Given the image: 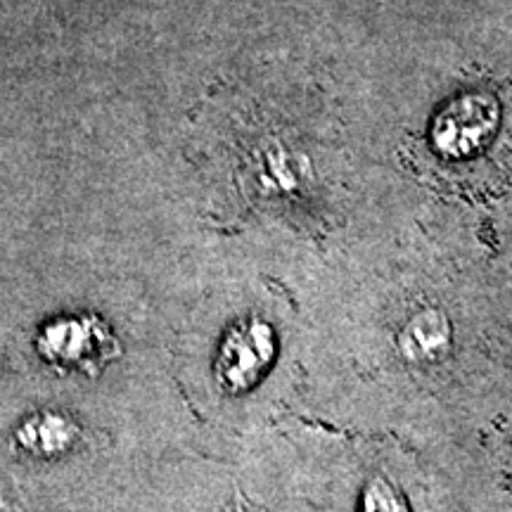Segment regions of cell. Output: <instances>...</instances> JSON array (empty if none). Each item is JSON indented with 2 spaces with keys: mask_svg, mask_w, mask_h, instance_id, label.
Instances as JSON below:
<instances>
[{
  "mask_svg": "<svg viewBox=\"0 0 512 512\" xmlns=\"http://www.w3.org/2000/svg\"><path fill=\"white\" fill-rule=\"evenodd\" d=\"M34 349L57 373L86 377H98L121 351L110 325L91 313L50 320L38 330Z\"/></svg>",
  "mask_w": 512,
  "mask_h": 512,
  "instance_id": "cell-1",
  "label": "cell"
},
{
  "mask_svg": "<svg viewBox=\"0 0 512 512\" xmlns=\"http://www.w3.org/2000/svg\"><path fill=\"white\" fill-rule=\"evenodd\" d=\"M501 110L494 95L465 93L451 100L434 121V145L448 159L472 157L494 138Z\"/></svg>",
  "mask_w": 512,
  "mask_h": 512,
  "instance_id": "cell-2",
  "label": "cell"
},
{
  "mask_svg": "<svg viewBox=\"0 0 512 512\" xmlns=\"http://www.w3.org/2000/svg\"><path fill=\"white\" fill-rule=\"evenodd\" d=\"M275 335L271 325L252 318L238 323L223 339L219 361H216V380L226 392H245L254 387L273 363Z\"/></svg>",
  "mask_w": 512,
  "mask_h": 512,
  "instance_id": "cell-3",
  "label": "cell"
},
{
  "mask_svg": "<svg viewBox=\"0 0 512 512\" xmlns=\"http://www.w3.org/2000/svg\"><path fill=\"white\" fill-rule=\"evenodd\" d=\"M453 347V325L441 309L427 306L413 313L396 335V351L411 366H434Z\"/></svg>",
  "mask_w": 512,
  "mask_h": 512,
  "instance_id": "cell-4",
  "label": "cell"
},
{
  "mask_svg": "<svg viewBox=\"0 0 512 512\" xmlns=\"http://www.w3.org/2000/svg\"><path fill=\"white\" fill-rule=\"evenodd\" d=\"M79 439V427L67 415L41 413L17 430V446L36 458H57Z\"/></svg>",
  "mask_w": 512,
  "mask_h": 512,
  "instance_id": "cell-5",
  "label": "cell"
},
{
  "mask_svg": "<svg viewBox=\"0 0 512 512\" xmlns=\"http://www.w3.org/2000/svg\"><path fill=\"white\" fill-rule=\"evenodd\" d=\"M361 512H411L401 491L384 477H375L366 484Z\"/></svg>",
  "mask_w": 512,
  "mask_h": 512,
  "instance_id": "cell-6",
  "label": "cell"
}]
</instances>
